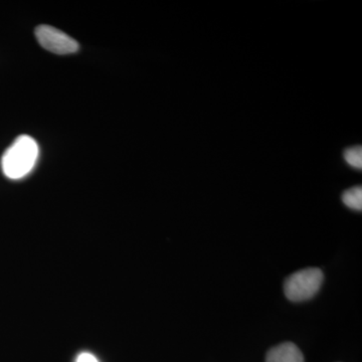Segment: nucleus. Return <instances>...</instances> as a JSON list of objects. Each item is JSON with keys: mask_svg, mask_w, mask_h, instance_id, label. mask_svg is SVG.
Here are the masks:
<instances>
[{"mask_svg": "<svg viewBox=\"0 0 362 362\" xmlns=\"http://www.w3.org/2000/svg\"><path fill=\"white\" fill-rule=\"evenodd\" d=\"M76 362H100L98 361L96 356L94 354H90V352H82L78 354Z\"/></svg>", "mask_w": 362, "mask_h": 362, "instance_id": "7", "label": "nucleus"}, {"mask_svg": "<svg viewBox=\"0 0 362 362\" xmlns=\"http://www.w3.org/2000/svg\"><path fill=\"white\" fill-rule=\"evenodd\" d=\"M39 158V145L33 138L21 135L4 152L1 168L11 180H21L35 168Z\"/></svg>", "mask_w": 362, "mask_h": 362, "instance_id": "1", "label": "nucleus"}, {"mask_svg": "<svg viewBox=\"0 0 362 362\" xmlns=\"http://www.w3.org/2000/svg\"><path fill=\"white\" fill-rule=\"evenodd\" d=\"M323 278L322 271L317 268L298 271L286 280V296L293 302L310 299L320 289Z\"/></svg>", "mask_w": 362, "mask_h": 362, "instance_id": "2", "label": "nucleus"}, {"mask_svg": "<svg viewBox=\"0 0 362 362\" xmlns=\"http://www.w3.org/2000/svg\"><path fill=\"white\" fill-rule=\"evenodd\" d=\"M342 201L345 206L350 209L361 211L362 209V188L356 187L346 190L342 195Z\"/></svg>", "mask_w": 362, "mask_h": 362, "instance_id": "5", "label": "nucleus"}, {"mask_svg": "<svg viewBox=\"0 0 362 362\" xmlns=\"http://www.w3.org/2000/svg\"><path fill=\"white\" fill-rule=\"evenodd\" d=\"M344 159L352 168H362V148L361 146L352 147L344 152Z\"/></svg>", "mask_w": 362, "mask_h": 362, "instance_id": "6", "label": "nucleus"}, {"mask_svg": "<svg viewBox=\"0 0 362 362\" xmlns=\"http://www.w3.org/2000/svg\"><path fill=\"white\" fill-rule=\"evenodd\" d=\"M266 362H304V357L296 345L285 342L268 352Z\"/></svg>", "mask_w": 362, "mask_h": 362, "instance_id": "4", "label": "nucleus"}, {"mask_svg": "<svg viewBox=\"0 0 362 362\" xmlns=\"http://www.w3.org/2000/svg\"><path fill=\"white\" fill-rule=\"evenodd\" d=\"M37 42L47 51L56 54H69L78 52L77 40L51 25H39L35 28Z\"/></svg>", "mask_w": 362, "mask_h": 362, "instance_id": "3", "label": "nucleus"}]
</instances>
